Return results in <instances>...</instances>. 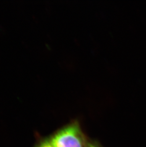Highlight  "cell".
I'll list each match as a JSON object with an SVG mask.
<instances>
[{
	"mask_svg": "<svg viewBox=\"0 0 146 147\" xmlns=\"http://www.w3.org/2000/svg\"><path fill=\"white\" fill-rule=\"evenodd\" d=\"M86 147H98L96 145L93 144L92 143H88L86 144Z\"/></svg>",
	"mask_w": 146,
	"mask_h": 147,
	"instance_id": "3957f363",
	"label": "cell"
},
{
	"mask_svg": "<svg viewBox=\"0 0 146 147\" xmlns=\"http://www.w3.org/2000/svg\"><path fill=\"white\" fill-rule=\"evenodd\" d=\"M56 147H86V140L80 126L76 122L65 127L51 139Z\"/></svg>",
	"mask_w": 146,
	"mask_h": 147,
	"instance_id": "6da1fadb",
	"label": "cell"
},
{
	"mask_svg": "<svg viewBox=\"0 0 146 147\" xmlns=\"http://www.w3.org/2000/svg\"><path fill=\"white\" fill-rule=\"evenodd\" d=\"M39 147H56L50 140H45L42 142L39 145Z\"/></svg>",
	"mask_w": 146,
	"mask_h": 147,
	"instance_id": "7a4b0ae2",
	"label": "cell"
}]
</instances>
